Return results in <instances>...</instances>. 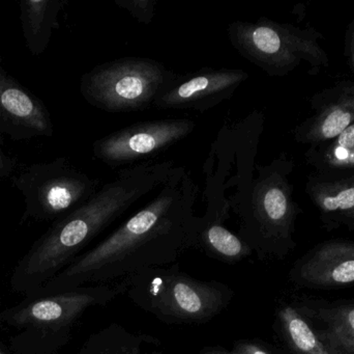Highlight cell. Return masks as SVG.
<instances>
[{"label": "cell", "instance_id": "1", "mask_svg": "<svg viewBox=\"0 0 354 354\" xmlns=\"http://www.w3.org/2000/svg\"><path fill=\"white\" fill-rule=\"evenodd\" d=\"M198 191L187 168L174 166L142 209L71 263L58 281L68 286L109 284L174 263L195 247Z\"/></svg>", "mask_w": 354, "mask_h": 354}, {"label": "cell", "instance_id": "2", "mask_svg": "<svg viewBox=\"0 0 354 354\" xmlns=\"http://www.w3.org/2000/svg\"><path fill=\"white\" fill-rule=\"evenodd\" d=\"M174 168L169 160L122 168L86 203L54 224L27 257L24 274L48 276L64 266L138 202L155 193Z\"/></svg>", "mask_w": 354, "mask_h": 354}, {"label": "cell", "instance_id": "3", "mask_svg": "<svg viewBox=\"0 0 354 354\" xmlns=\"http://www.w3.org/2000/svg\"><path fill=\"white\" fill-rule=\"evenodd\" d=\"M135 305L167 324H202L228 306L232 291L216 282H201L176 265L151 268L130 276L127 290Z\"/></svg>", "mask_w": 354, "mask_h": 354}, {"label": "cell", "instance_id": "4", "mask_svg": "<svg viewBox=\"0 0 354 354\" xmlns=\"http://www.w3.org/2000/svg\"><path fill=\"white\" fill-rule=\"evenodd\" d=\"M178 75L153 58H116L84 73L80 93L89 105L110 114L143 112L153 107Z\"/></svg>", "mask_w": 354, "mask_h": 354}, {"label": "cell", "instance_id": "5", "mask_svg": "<svg viewBox=\"0 0 354 354\" xmlns=\"http://www.w3.org/2000/svg\"><path fill=\"white\" fill-rule=\"evenodd\" d=\"M259 116H249L221 129L210 147L204 163L205 189L204 215L224 222L228 218L229 202L236 197L253 179L254 158L257 151Z\"/></svg>", "mask_w": 354, "mask_h": 354}, {"label": "cell", "instance_id": "6", "mask_svg": "<svg viewBox=\"0 0 354 354\" xmlns=\"http://www.w3.org/2000/svg\"><path fill=\"white\" fill-rule=\"evenodd\" d=\"M10 181L24 199L25 215L45 220L68 215L101 188L66 157L18 168Z\"/></svg>", "mask_w": 354, "mask_h": 354}, {"label": "cell", "instance_id": "7", "mask_svg": "<svg viewBox=\"0 0 354 354\" xmlns=\"http://www.w3.org/2000/svg\"><path fill=\"white\" fill-rule=\"evenodd\" d=\"M257 178L229 202L239 220V236L252 249L288 235L291 205L283 180L274 166H257Z\"/></svg>", "mask_w": 354, "mask_h": 354}, {"label": "cell", "instance_id": "8", "mask_svg": "<svg viewBox=\"0 0 354 354\" xmlns=\"http://www.w3.org/2000/svg\"><path fill=\"white\" fill-rule=\"evenodd\" d=\"M196 127L185 118L134 123L93 141V156L112 168L136 166L180 143Z\"/></svg>", "mask_w": 354, "mask_h": 354}, {"label": "cell", "instance_id": "9", "mask_svg": "<svg viewBox=\"0 0 354 354\" xmlns=\"http://www.w3.org/2000/svg\"><path fill=\"white\" fill-rule=\"evenodd\" d=\"M249 74L241 69L202 68L189 74L178 75L153 104L163 110H196L205 112L230 99Z\"/></svg>", "mask_w": 354, "mask_h": 354}, {"label": "cell", "instance_id": "10", "mask_svg": "<svg viewBox=\"0 0 354 354\" xmlns=\"http://www.w3.org/2000/svg\"><path fill=\"white\" fill-rule=\"evenodd\" d=\"M51 114L43 100L0 67V143L51 137Z\"/></svg>", "mask_w": 354, "mask_h": 354}, {"label": "cell", "instance_id": "11", "mask_svg": "<svg viewBox=\"0 0 354 354\" xmlns=\"http://www.w3.org/2000/svg\"><path fill=\"white\" fill-rule=\"evenodd\" d=\"M130 278L103 284L95 288L73 291L48 297L31 303L14 317L17 324H33L45 328H62L74 321L89 307L105 305L118 295L127 292Z\"/></svg>", "mask_w": 354, "mask_h": 354}, {"label": "cell", "instance_id": "12", "mask_svg": "<svg viewBox=\"0 0 354 354\" xmlns=\"http://www.w3.org/2000/svg\"><path fill=\"white\" fill-rule=\"evenodd\" d=\"M227 33L232 47L243 58L270 74L286 62L282 33L264 19L256 23L235 21L229 24Z\"/></svg>", "mask_w": 354, "mask_h": 354}, {"label": "cell", "instance_id": "13", "mask_svg": "<svg viewBox=\"0 0 354 354\" xmlns=\"http://www.w3.org/2000/svg\"><path fill=\"white\" fill-rule=\"evenodd\" d=\"M301 280L314 286L342 287L354 283V245L332 243L301 265Z\"/></svg>", "mask_w": 354, "mask_h": 354}, {"label": "cell", "instance_id": "14", "mask_svg": "<svg viewBox=\"0 0 354 354\" xmlns=\"http://www.w3.org/2000/svg\"><path fill=\"white\" fill-rule=\"evenodd\" d=\"M66 0H22L19 2L20 24L25 45L39 56L49 47L52 35L60 27L59 15Z\"/></svg>", "mask_w": 354, "mask_h": 354}, {"label": "cell", "instance_id": "15", "mask_svg": "<svg viewBox=\"0 0 354 354\" xmlns=\"http://www.w3.org/2000/svg\"><path fill=\"white\" fill-rule=\"evenodd\" d=\"M195 247L226 263H236L253 251L239 235L225 228L224 222L204 215L197 218Z\"/></svg>", "mask_w": 354, "mask_h": 354}, {"label": "cell", "instance_id": "16", "mask_svg": "<svg viewBox=\"0 0 354 354\" xmlns=\"http://www.w3.org/2000/svg\"><path fill=\"white\" fill-rule=\"evenodd\" d=\"M283 330L293 351L297 354H333L318 338L301 314L291 307L281 310Z\"/></svg>", "mask_w": 354, "mask_h": 354}, {"label": "cell", "instance_id": "17", "mask_svg": "<svg viewBox=\"0 0 354 354\" xmlns=\"http://www.w3.org/2000/svg\"><path fill=\"white\" fill-rule=\"evenodd\" d=\"M326 321V339L340 354H354V303L322 313Z\"/></svg>", "mask_w": 354, "mask_h": 354}, {"label": "cell", "instance_id": "18", "mask_svg": "<svg viewBox=\"0 0 354 354\" xmlns=\"http://www.w3.org/2000/svg\"><path fill=\"white\" fill-rule=\"evenodd\" d=\"M114 3L128 10L131 16L143 25H149L155 18L157 0H113Z\"/></svg>", "mask_w": 354, "mask_h": 354}, {"label": "cell", "instance_id": "19", "mask_svg": "<svg viewBox=\"0 0 354 354\" xmlns=\"http://www.w3.org/2000/svg\"><path fill=\"white\" fill-rule=\"evenodd\" d=\"M351 112L335 110L322 123V134L326 139H333L342 134L353 121Z\"/></svg>", "mask_w": 354, "mask_h": 354}, {"label": "cell", "instance_id": "20", "mask_svg": "<svg viewBox=\"0 0 354 354\" xmlns=\"http://www.w3.org/2000/svg\"><path fill=\"white\" fill-rule=\"evenodd\" d=\"M322 206L326 211L351 209L354 207V188L345 189L338 195L324 197Z\"/></svg>", "mask_w": 354, "mask_h": 354}, {"label": "cell", "instance_id": "21", "mask_svg": "<svg viewBox=\"0 0 354 354\" xmlns=\"http://www.w3.org/2000/svg\"><path fill=\"white\" fill-rule=\"evenodd\" d=\"M18 168L17 158L6 154L2 148V143H0V179L10 178Z\"/></svg>", "mask_w": 354, "mask_h": 354}, {"label": "cell", "instance_id": "22", "mask_svg": "<svg viewBox=\"0 0 354 354\" xmlns=\"http://www.w3.org/2000/svg\"><path fill=\"white\" fill-rule=\"evenodd\" d=\"M232 353L235 354H268L258 345L248 342H241L235 345Z\"/></svg>", "mask_w": 354, "mask_h": 354}, {"label": "cell", "instance_id": "23", "mask_svg": "<svg viewBox=\"0 0 354 354\" xmlns=\"http://www.w3.org/2000/svg\"><path fill=\"white\" fill-rule=\"evenodd\" d=\"M339 145L342 149H351L354 148V125L348 127L339 139Z\"/></svg>", "mask_w": 354, "mask_h": 354}, {"label": "cell", "instance_id": "24", "mask_svg": "<svg viewBox=\"0 0 354 354\" xmlns=\"http://www.w3.org/2000/svg\"><path fill=\"white\" fill-rule=\"evenodd\" d=\"M201 354H235L232 351H226L224 349L216 348V347H212V348H205L202 351Z\"/></svg>", "mask_w": 354, "mask_h": 354}, {"label": "cell", "instance_id": "25", "mask_svg": "<svg viewBox=\"0 0 354 354\" xmlns=\"http://www.w3.org/2000/svg\"><path fill=\"white\" fill-rule=\"evenodd\" d=\"M2 62V55H1V51H0V62Z\"/></svg>", "mask_w": 354, "mask_h": 354}, {"label": "cell", "instance_id": "26", "mask_svg": "<svg viewBox=\"0 0 354 354\" xmlns=\"http://www.w3.org/2000/svg\"><path fill=\"white\" fill-rule=\"evenodd\" d=\"M0 354H2L1 353H0Z\"/></svg>", "mask_w": 354, "mask_h": 354}]
</instances>
